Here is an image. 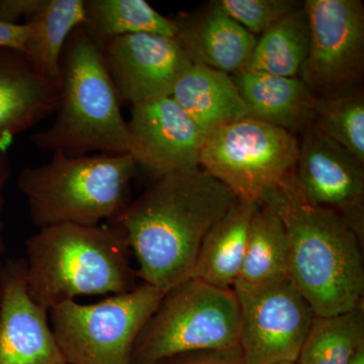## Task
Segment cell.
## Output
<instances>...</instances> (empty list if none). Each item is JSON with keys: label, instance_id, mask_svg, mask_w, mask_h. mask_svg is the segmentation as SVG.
<instances>
[{"label": "cell", "instance_id": "obj_9", "mask_svg": "<svg viewBox=\"0 0 364 364\" xmlns=\"http://www.w3.org/2000/svg\"><path fill=\"white\" fill-rule=\"evenodd\" d=\"M233 291L244 363H296L316 314L289 275L259 284L236 282Z\"/></svg>", "mask_w": 364, "mask_h": 364}, {"label": "cell", "instance_id": "obj_33", "mask_svg": "<svg viewBox=\"0 0 364 364\" xmlns=\"http://www.w3.org/2000/svg\"><path fill=\"white\" fill-rule=\"evenodd\" d=\"M2 264H4V262H2L1 260H0V272H1Z\"/></svg>", "mask_w": 364, "mask_h": 364}, {"label": "cell", "instance_id": "obj_21", "mask_svg": "<svg viewBox=\"0 0 364 364\" xmlns=\"http://www.w3.org/2000/svg\"><path fill=\"white\" fill-rule=\"evenodd\" d=\"M82 30L98 49L132 33H154L176 38V23L145 0H85Z\"/></svg>", "mask_w": 364, "mask_h": 364}, {"label": "cell", "instance_id": "obj_28", "mask_svg": "<svg viewBox=\"0 0 364 364\" xmlns=\"http://www.w3.org/2000/svg\"><path fill=\"white\" fill-rule=\"evenodd\" d=\"M44 0H0V23L18 25L20 21L32 18Z\"/></svg>", "mask_w": 364, "mask_h": 364}, {"label": "cell", "instance_id": "obj_27", "mask_svg": "<svg viewBox=\"0 0 364 364\" xmlns=\"http://www.w3.org/2000/svg\"><path fill=\"white\" fill-rule=\"evenodd\" d=\"M156 364H246L241 351L193 352L173 356Z\"/></svg>", "mask_w": 364, "mask_h": 364}, {"label": "cell", "instance_id": "obj_24", "mask_svg": "<svg viewBox=\"0 0 364 364\" xmlns=\"http://www.w3.org/2000/svg\"><path fill=\"white\" fill-rule=\"evenodd\" d=\"M364 344V306L314 318L296 364H350Z\"/></svg>", "mask_w": 364, "mask_h": 364}, {"label": "cell", "instance_id": "obj_20", "mask_svg": "<svg viewBox=\"0 0 364 364\" xmlns=\"http://www.w3.org/2000/svg\"><path fill=\"white\" fill-rule=\"evenodd\" d=\"M85 0H44L25 23L31 33L23 55L40 74L60 81L61 57L67 41L85 21Z\"/></svg>", "mask_w": 364, "mask_h": 364}, {"label": "cell", "instance_id": "obj_31", "mask_svg": "<svg viewBox=\"0 0 364 364\" xmlns=\"http://www.w3.org/2000/svg\"><path fill=\"white\" fill-rule=\"evenodd\" d=\"M350 364H364V344L359 347Z\"/></svg>", "mask_w": 364, "mask_h": 364}, {"label": "cell", "instance_id": "obj_7", "mask_svg": "<svg viewBox=\"0 0 364 364\" xmlns=\"http://www.w3.org/2000/svg\"><path fill=\"white\" fill-rule=\"evenodd\" d=\"M168 291L143 284L90 305L67 301L50 310L67 364H131L139 333Z\"/></svg>", "mask_w": 364, "mask_h": 364}, {"label": "cell", "instance_id": "obj_10", "mask_svg": "<svg viewBox=\"0 0 364 364\" xmlns=\"http://www.w3.org/2000/svg\"><path fill=\"white\" fill-rule=\"evenodd\" d=\"M310 49L299 77L318 98L356 90L364 68L360 0H306Z\"/></svg>", "mask_w": 364, "mask_h": 364}, {"label": "cell", "instance_id": "obj_11", "mask_svg": "<svg viewBox=\"0 0 364 364\" xmlns=\"http://www.w3.org/2000/svg\"><path fill=\"white\" fill-rule=\"evenodd\" d=\"M282 186L306 205L342 215L364 240V163L314 124L304 132L293 173Z\"/></svg>", "mask_w": 364, "mask_h": 364}, {"label": "cell", "instance_id": "obj_12", "mask_svg": "<svg viewBox=\"0 0 364 364\" xmlns=\"http://www.w3.org/2000/svg\"><path fill=\"white\" fill-rule=\"evenodd\" d=\"M130 155L159 178L200 166L208 136L171 97L132 105Z\"/></svg>", "mask_w": 364, "mask_h": 364}, {"label": "cell", "instance_id": "obj_1", "mask_svg": "<svg viewBox=\"0 0 364 364\" xmlns=\"http://www.w3.org/2000/svg\"><path fill=\"white\" fill-rule=\"evenodd\" d=\"M238 198L202 167L156 178L107 224L124 235L144 284L174 289L191 279L203 239Z\"/></svg>", "mask_w": 364, "mask_h": 364}, {"label": "cell", "instance_id": "obj_18", "mask_svg": "<svg viewBox=\"0 0 364 364\" xmlns=\"http://www.w3.org/2000/svg\"><path fill=\"white\" fill-rule=\"evenodd\" d=\"M170 97L208 136L251 117L232 75L200 64L182 74Z\"/></svg>", "mask_w": 364, "mask_h": 364}, {"label": "cell", "instance_id": "obj_25", "mask_svg": "<svg viewBox=\"0 0 364 364\" xmlns=\"http://www.w3.org/2000/svg\"><path fill=\"white\" fill-rule=\"evenodd\" d=\"M313 124L364 163V97L361 91L318 98Z\"/></svg>", "mask_w": 364, "mask_h": 364}, {"label": "cell", "instance_id": "obj_2", "mask_svg": "<svg viewBox=\"0 0 364 364\" xmlns=\"http://www.w3.org/2000/svg\"><path fill=\"white\" fill-rule=\"evenodd\" d=\"M286 230L287 275L317 317L338 315L363 305V241L342 215L299 200L284 186L260 198Z\"/></svg>", "mask_w": 364, "mask_h": 364}, {"label": "cell", "instance_id": "obj_8", "mask_svg": "<svg viewBox=\"0 0 364 364\" xmlns=\"http://www.w3.org/2000/svg\"><path fill=\"white\" fill-rule=\"evenodd\" d=\"M299 149L294 134L246 117L208 136L198 165L240 200L260 202L291 177Z\"/></svg>", "mask_w": 364, "mask_h": 364}, {"label": "cell", "instance_id": "obj_22", "mask_svg": "<svg viewBox=\"0 0 364 364\" xmlns=\"http://www.w3.org/2000/svg\"><path fill=\"white\" fill-rule=\"evenodd\" d=\"M310 26L303 6L261 33L244 70L299 77L310 49Z\"/></svg>", "mask_w": 364, "mask_h": 364}, {"label": "cell", "instance_id": "obj_26", "mask_svg": "<svg viewBox=\"0 0 364 364\" xmlns=\"http://www.w3.org/2000/svg\"><path fill=\"white\" fill-rule=\"evenodd\" d=\"M215 2L225 14L255 37L304 4L294 0H215Z\"/></svg>", "mask_w": 364, "mask_h": 364}, {"label": "cell", "instance_id": "obj_23", "mask_svg": "<svg viewBox=\"0 0 364 364\" xmlns=\"http://www.w3.org/2000/svg\"><path fill=\"white\" fill-rule=\"evenodd\" d=\"M287 256L289 246L282 220L272 208L259 202L251 221L245 257L236 282L259 284L286 277Z\"/></svg>", "mask_w": 364, "mask_h": 364}, {"label": "cell", "instance_id": "obj_5", "mask_svg": "<svg viewBox=\"0 0 364 364\" xmlns=\"http://www.w3.org/2000/svg\"><path fill=\"white\" fill-rule=\"evenodd\" d=\"M136 166L130 154L54 152L49 162L21 170L18 188L40 229L61 224L98 226L112 221L130 202Z\"/></svg>", "mask_w": 364, "mask_h": 364}, {"label": "cell", "instance_id": "obj_3", "mask_svg": "<svg viewBox=\"0 0 364 364\" xmlns=\"http://www.w3.org/2000/svg\"><path fill=\"white\" fill-rule=\"evenodd\" d=\"M26 286L48 311L79 296L129 293L136 287L131 248L112 225L41 228L26 242Z\"/></svg>", "mask_w": 364, "mask_h": 364}, {"label": "cell", "instance_id": "obj_14", "mask_svg": "<svg viewBox=\"0 0 364 364\" xmlns=\"http://www.w3.org/2000/svg\"><path fill=\"white\" fill-rule=\"evenodd\" d=\"M25 258L0 272V364H67L48 322L49 311L28 291Z\"/></svg>", "mask_w": 364, "mask_h": 364}, {"label": "cell", "instance_id": "obj_13", "mask_svg": "<svg viewBox=\"0 0 364 364\" xmlns=\"http://www.w3.org/2000/svg\"><path fill=\"white\" fill-rule=\"evenodd\" d=\"M102 53L119 100L132 105L170 97L193 65L176 38L154 33L122 36Z\"/></svg>", "mask_w": 364, "mask_h": 364}, {"label": "cell", "instance_id": "obj_19", "mask_svg": "<svg viewBox=\"0 0 364 364\" xmlns=\"http://www.w3.org/2000/svg\"><path fill=\"white\" fill-rule=\"evenodd\" d=\"M259 202L238 198L208 232L196 258L191 279L222 289H233L240 275L251 221Z\"/></svg>", "mask_w": 364, "mask_h": 364}, {"label": "cell", "instance_id": "obj_15", "mask_svg": "<svg viewBox=\"0 0 364 364\" xmlns=\"http://www.w3.org/2000/svg\"><path fill=\"white\" fill-rule=\"evenodd\" d=\"M59 98L60 81L40 74L23 53L0 48V154L55 114Z\"/></svg>", "mask_w": 364, "mask_h": 364}, {"label": "cell", "instance_id": "obj_29", "mask_svg": "<svg viewBox=\"0 0 364 364\" xmlns=\"http://www.w3.org/2000/svg\"><path fill=\"white\" fill-rule=\"evenodd\" d=\"M30 23L11 25V23H0V48L16 50L23 54L26 43L30 37Z\"/></svg>", "mask_w": 364, "mask_h": 364}, {"label": "cell", "instance_id": "obj_30", "mask_svg": "<svg viewBox=\"0 0 364 364\" xmlns=\"http://www.w3.org/2000/svg\"><path fill=\"white\" fill-rule=\"evenodd\" d=\"M11 176V161L6 153L0 154V255L6 253V243L4 239V224L2 221V210L4 205V189Z\"/></svg>", "mask_w": 364, "mask_h": 364}, {"label": "cell", "instance_id": "obj_17", "mask_svg": "<svg viewBox=\"0 0 364 364\" xmlns=\"http://www.w3.org/2000/svg\"><path fill=\"white\" fill-rule=\"evenodd\" d=\"M253 119L303 134L315 122L318 98L299 77L242 70L232 75Z\"/></svg>", "mask_w": 364, "mask_h": 364}, {"label": "cell", "instance_id": "obj_32", "mask_svg": "<svg viewBox=\"0 0 364 364\" xmlns=\"http://www.w3.org/2000/svg\"><path fill=\"white\" fill-rule=\"evenodd\" d=\"M272 364H296V363H291V361H282V363H277Z\"/></svg>", "mask_w": 364, "mask_h": 364}, {"label": "cell", "instance_id": "obj_6", "mask_svg": "<svg viewBox=\"0 0 364 364\" xmlns=\"http://www.w3.org/2000/svg\"><path fill=\"white\" fill-rule=\"evenodd\" d=\"M240 350V309L233 289L189 279L170 289L139 333L131 364H156L193 352Z\"/></svg>", "mask_w": 364, "mask_h": 364}, {"label": "cell", "instance_id": "obj_16", "mask_svg": "<svg viewBox=\"0 0 364 364\" xmlns=\"http://www.w3.org/2000/svg\"><path fill=\"white\" fill-rule=\"evenodd\" d=\"M173 20L176 39L191 63L230 75L247 66L257 38L230 18L215 1L195 13L181 14Z\"/></svg>", "mask_w": 364, "mask_h": 364}, {"label": "cell", "instance_id": "obj_4", "mask_svg": "<svg viewBox=\"0 0 364 364\" xmlns=\"http://www.w3.org/2000/svg\"><path fill=\"white\" fill-rule=\"evenodd\" d=\"M49 129L32 136L40 149L67 156L130 154L128 122L104 57L81 26L61 57L60 98Z\"/></svg>", "mask_w": 364, "mask_h": 364}]
</instances>
